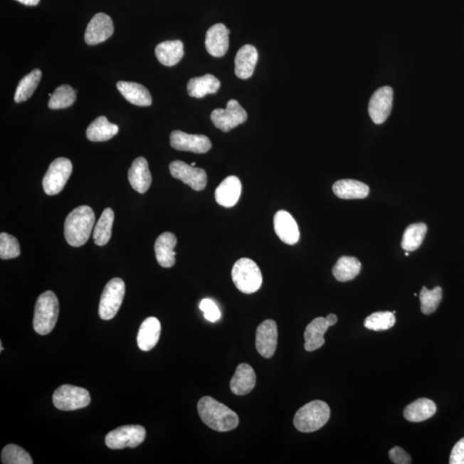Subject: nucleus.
<instances>
[{"mask_svg":"<svg viewBox=\"0 0 464 464\" xmlns=\"http://www.w3.org/2000/svg\"><path fill=\"white\" fill-rule=\"evenodd\" d=\"M198 412L204 423L217 432H229L239 424L238 414L211 396L199 401Z\"/></svg>","mask_w":464,"mask_h":464,"instance_id":"nucleus-1","label":"nucleus"},{"mask_svg":"<svg viewBox=\"0 0 464 464\" xmlns=\"http://www.w3.org/2000/svg\"><path fill=\"white\" fill-rule=\"evenodd\" d=\"M95 213L88 206L72 211L65 221V238L73 247H80L88 241L95 223Z\"/></svg>","mask_w":464,"mask_h":464,"instance_id":"nucleus-2","label":"nucleus"},{"mask_svg":"<svg viewBox=\"0 0 464 464\" xmlns=\"http://www.w3.org/2000/svg\"><path fill=\"white\" fill-rule=\"evenodd\" d=\"M59 300L52 291L41 294L36 301L33 327L37 334L46 335L55 329L59 317Z\"/></svg>","mask_w":464,"mask_h":464,"instance_id":"nucleus-3","label":"nucleus"},{"mask_svg":"<svg viewBox=\"0 0 464 464\" xmlns=\"http://www.w3.org/2000/svg\"><path fill=\"white\" fill-rule=\"evenodd\" d=\"M330 417L329 406L320 400L305 404L294 416L293 423L302 433H312L322 428Z\"/></svg>","mask_w":464,"mask_h":464,"instance_id":"nucleus-4","label":"nucleus"},{"mask_svg":"<svg viewBox=\"0 0 464 464\" xmlns=\"http://www.w3.org/2000/svg\"><path fill=\"white\" fill-rule=\"evenodd\" d=\"M231 276L236 287L243 293H254L262 287V272L258 264L251 259H239L232 268Z\"/></svg>","mask_w":464,"mask_h":464,"instance_id":"nucleus-5","label":"nucleus"},{"mask_svg":"<svg viewBox=\"0 0 464 464\" xmlns=\"http://www.w3.org/2000/svg\"><path fill=\"white\" fill-rule=\"evenodd\" d=\"M126 285L120 278H114L105 285L99 304V316L102 320H111L121 308Z\"/></svg>","mask_w":464,"mask_h":464,"instance_id":"nucleus-6","label":"nucleus"},{"mask_svg":"<svg viewBox=\"0 0 464 464\" xmlns=\"http://www.w3.org/2000/svg\"><path fill=\"white\" fill-rule=\"evenodd\" d=\"M90 393L84 388L64 384L58 388L53 396L56 408L62 411L84 408L90 404Z\"/></svg>","mask_w":464,"mask_h":464,"instance_id":"nucleus-7","label":"nucleus"},{"mask_svg":"<svg viewBox=\"0 0 464 464\" xmlns=\"http://www.w3.org/2000/svg\"><path fill=\"white\" fill-rule=\"evenodd\" d=\"M146 435V429L142 426H122L107 434L105 444L112 450H121L127 447L135 448L142 444Z\"/></svg>","mask_w":464,"mask_h":464,"instance_id":"nucleus-8","label":"nucleus"},{"mask_svg":"<svg viewBox=\"0 0 464 464\" xmlns=\"http://www.w3.org/2000/svg\"><path fill=\"white\" fill-rule=\"evenodd\" d=\"M73 172L72 162L65 157H59L49 165L43 181V189L48 196H56L64 189Z\"/></svg>","mask_w":464,"mask_h":464,"instance_id":"nucleus-9","label":"nucleus"},{"mask_svg":"<svg viewBox=\"0 0 464 464\" xmlns=\"http://www.w3.org/2000/svg\"><path fill=\"white\" fill-rule=\"evenodd\" d=\"M247 117V112L234 99L227 102L226 109L214 110L211 114L214 126L223 132L241 125L246 122Z\"/></svg>","mask_w":464,"mask_h":464,"instance_id":"nucleus-10","label":"nucleus"},{"mask_svg":"<svg viewBox=\"0 0 464 464\" xmlns=\"http://www.w3.org/2000/svg\"><path fill=\"white\" fill-rule=\"evenodd\" d=\"M169 171L174 178L184 181L196 191H201L206 188L207 176L203 169L193 167L185 162L176 160L169 164Z\"/></svg>","mask_w":464,"mask_h":464,"instance_id":"nucleus-11","label":"nucleus"},{"mask_svg":"<svg viewBox=\"0 0 464 464\" xmlns=\"http://www.w3.org/2000/svg\"><path fill=\"white\" fill-rule=\"evenodd\" d=\"M171 146L177 151L191 152L194 153H206L212 148V143L205 135H189L176 130L171 135Z\"/></svg>","mask_w":464,"mask_h":464,"instance_id":"nucleus-12","label":"nucleus"},{"mask_svg":"<svg viewBox=\"0 0 464 464\" xmlns=\"http://www.w3.org/2000/svg\"><path fill=\"white\" fill-rule=\"evenodd\" d=\"M393 90L384 86L375 91L369 102V115L376 124L386 121L392 109Z\"/></svg>","mask_w":464,"mask_h":464,"instance_id":"nucleus-13","label":"nucleus"},{"mask_svg":"<svg viewBox=\"0 0 464 464\" xmlns=\"http://www.w3.org/2000/svg\"><path fill=\"white\" fill-rule=\"evenodd\" d=\"M114 23L110 16L105 14H97L90 21L86 28L85 43L90 46L102 43L114 34Z\"/></svg>","mask_w":464,"mask_h":464,"instance_id":"nucleus-14","label":"nucleus"},{"mask_svg":"<svg viewBox=\"0 0 464 464\" xmlns=\"http://www.w3.org/2000/svg\"><path fill=\"white\" fill-rule=\"evenodd\" d=\"M278 342L276 322L271 319L264 321L258 326L255 335V347L263 357L269 359L275 354Z\"/></svg>","mask_w":464,"mask_h":464,"instance_id":"nucleus-15","label":"nucleus"},{"mask_svg":"<svg viewBox=\"0 0 464 464\" xmlns=\"http://www.w3.org/2000/svg\"><path fill=\"white\" fill-rule=\"evenodd\" d=\"M229 35L230 31L225 24H214L206 32L205 45L207 52L213 57L225 56L229 49Z\"/></svg>","mask_w":464,"mask_h":464,"instance_id":"nucleus-16","label":"nucleus"},{"mask_svg":"<svg viewBox=\"0 0 464 464\" xmlns=\"http://www.w3.org/2000/svg\"><path fill=\"white\" fill-rule=\"evenodd\" d=\"M273 223L275 233L281 241L289 246H293L298 242L300 237V229L295 219L287 211L280 210L277 212Z\"/></svg>","mask_w":464,"mask_h":464,"instance_id":"nucleus-17","label":"nucleus"},{"mask_svg":"<svg viewBox=\"0 0 464 464\" xmlns=\"http://www.w3.org/2000/svg\"><path fill=\"white\" fill-rule=\"evenodd\" d=\"M128 181L132 188L139 194L147 191L152 184V177L149 169L148 162L144 157H139L132 162L128 171Z\"/></svg>","mask_w":464,"mask_h":464,"instance_id":"nucleus-18","label":"nucleus"},{"mask_svg":"<svg viewBox=\"0 0 464 464\" xmlns=\"http://www.w3.org/2000/svg\"><path fill=\"white\" fill-rule=\"evenodd\" d=\"M242 192V184L238 177L230 176L226 178L215 191V200L218 205L230 209L239 201Z\"/></svg>","mask_w":464,"mask_h":464,"instance_id":"nucleus-19","label":"nucleus"},{"mask_svg":"<svg viewBox=\"0 0 464 464\" xmlns=\"http://www.w3.org/2000/svg\"><path fill=\"white\" fill-rule=\"evenodd\" d=\"M177 239L172 232H164L156 240L154 250L157 263L161 267L172 268L176 263Z\"/></svg>","mask_w":464,"mask_h":464,"instance_id":"nucleus-20","label":"nucleus"},{"mask_svg":"<svg viewBox=\"0 0 464 464\" xmlns=\"http://www.w3.org/2000/svg\"><path fill=\"white\" fill-rule=\"evenodd\" d=\"M258 61V52L254 46H243L235 58V73L242 80H248L254 73Z\"/></svg>","mask_w":464,"mask_h":464,"instance_id":"nucleus-21","label":"nucleus"},{"mask_svg":"<svg viewBox=\"0 0 464 464\" xmlns=\"http://www.w3.org/2000/svg\"><path fill=\"white\" fill-rule=\"evenodd\" d=\"M255 383L256 376L250 364H240L236 369L235 374L231 380V391L235 395H247L255 388Z\"/></svg>","mask_w":464,"mask_h":464,"instance_id":"nucleus-22","label":"nucleus"},{"mask_svg":"<svg viewBox=\"0 0 464 464\" xmlns=\"http://www.w3.org/2000/svg\"><path fill=\"white\" fill-rule=\"evenodd\" d=\"M117 89L122 96L134 105L140 107L152 105V98L150 93L146 87L138 83L119 81Z\"/></svg>","mask_w":464,"mask_h":464,"instance_id":"nucleus-23","label":"nucleus"},{"mask_svg":"<svg viewBox=\"0 0 464 464\" xmlns=\"http://www.w3.org/2000/svg\"><path fill=\"white\" fill-rule=\"evenodd\" d=\"M161 334V325L159 319L148 317L140 326L137 342L140 350L147 352L152 349L159 342Z\"/></svg>","mask_w":464,"mask_h":464,"instance_id":"nucleus-24","label":"nucleus"},{"mask_svg":"<svg viewBox=\"0 0 464 464\" xmlns=\"http://www.w3.org/2000/svg\"><path fill=\"white\" fill-rule=\"evenodd\" d=\"M333 192L343 200H356L364 199L370 193V189L362 181L352 179H343L334 182Z\"/></svg>","mask_w":464,"mask_h":464,"instance_id":"nucleus-25","label":"nucleus"},{"mask_svg":"<svg viewBox=\"0 0 464 464\" xmlns=\"http://www.w3.org/2000/svg\"><path fill=\"white\" fill-rule=\"evenodd\" d=\"M329 328L325 317H317L306 327L305 332V348L306 351L313 352L325 343V334Z\"/></svg>","mask_w":464,"mask_h":464,"instance_id":"nucleus-26","label":"nucleus"},{"mask_svg":"<svg viewBox=\"0 0 464 464\" xmlns=\"http://www.w3.org/2000/svg\"><path fill=\"white\" fill-rule=\"evenodd\" d=\"M155 55L162 65H175L184 56V43L180 40L164 41L157 46Z\"/></svg>","mask_w":464,"mask_h":464,"instance_id":"nucleus-27","label":"nucleus"},{"mask_svg":"<svg viewBox=\"0 0 464 464\" xmlns=\"http://www.w3.org/2000/svg\"><path fill=\"white\" fill-rule=\"evenodd\" d=\"M118 132L117 125L107 121L105 116H99L87 128L86 137L90 142H103L113 138Z\"/></svg>","mask_w":464,"mask_h":464,"instance_id":"nucleus-28","label":"nucleus"},{"mask_svg":"<svg viewBox=\"0 0 464 464\" xmlns=\"http://www.w3.org/2000/svg\"><path fill=\"white\" fill-rule=\"evenodd\" d=\"M221 88V82L212 74L193 78L188 83V93L190 97L202 98L209 94H215Z\"/></svg>","mask_w":464,"mask_h":464,"instance_id":"nucleus-29","label":"nucleus"},{"mask_svg":"<svg viewBox=\"0 0 464 464\" xmlns=\"http://www.w3.org/2000/svg\"><path fill=\"white\" fill-rule=\"evenodd\" d=\"M437 411L436 404L428 399H420L407 406L404 416L406 420L411 422H421L430 419Z\"/></svg>","mask_w":464,"mask_h":464,"instance_id":"nucleus-30","label":"nucleus"},{"mask_svg":"<svg viewBox=\"0 0 464 464\" xmlns=\"http://www.w3.org/2000/svg\"><path fill=\"white\" fill-rule=\"evenodd\" d=\"M362 270V263L352 256H342L333 268V275L339 283L354 280Z\"/></svg>","mask_w":464,"mask_h":464,"instance_id":"nucleus-31","label":"nucleus"},{"mask_svg":"<svg viewBox=\"0 0 464 464\" xmlns=\"http://www.w3.org/2000/svg\"><path fill=\"white\" fill-rule=\"evenodd\" d=\"M115 213L111 209L103 211L100 218L95 226L93 239L98 246H105L109 243L113 228Z\"/></svg>","mask_w":464,"mask_h":464,"instance_id":"nucleus-32","label":"nucleus"},{"mask_svg":"<svg viewBox=\"0 0 464 464\" xmlns=\"http://www.w3.org/2000/svg\"><path fill=\"white\" fill-rule=\"evenodd\" d=\"M428 231V226L424 223H412L405 230L401 241V248L404 251L412 252L420 248Z\"/></svg>","mask_w":464,"mask_h":464,"instance_id":"nucleus-33","label":"nucleus"},{"mask_svg":"<svg viewBox=\"0 0 464 464\" xmlns=\"http://www.w3.org/2000/svg\"><path fill=\"white\" fill-rule=\"evenodd\" d=\"M43 73L40 69H35L19 82L16 90L14 101L20 103L26 102L30 98L38 86Z\"/></svg>","mask_w":464,"mask_h":464,"instance_id":"nucleus-34","label":"nucleus"},{"mask_svg":"<svg viewBox=\"0 0 464 464\" xmlns=\"http://www.w3.org/2000/svg\"><path fill=\"white\" fill-rule=\"evenodd\" d=\"M76 98V91L73 89V87L63 85L58 87L53 93L48 102V107L51 110L68 109L75 102Z\"/></svg>","mask_w":464,"mask_h":464,"instance_id":"nucleus-35","label":"nucleus"},{"mask_svg":"<svg viewBox=\"0 0 464 464\" xmlns=\"http://www.w3.org/2000/svg\"><path fill=\"white\" fill-rule=\"evenodd\" d=\"M395 323V314L391 312H380L367 317L364 320V325L368 329L384 331L391 329Z\"/></svg>","mask_w":464,"mask_h":464,"instance_id":"nucleus-36","label":"nucleus"},{"mask_svg":"<svg viewBox=\"0 0 464 464\" xmlns=\"http://www.w3.org/2000/svg\"><path fill=\"white\" fill-rule=\"evenodd\" d=\"M442 300V289L437 287L428 290L426 287L422 288L420 293L421 309L422 313L431 315L436 312Z\"/></svg>","mask_w":464,"mask_h":464,"instance_id":"nucleus-37","label":"nucleus"},{"mask_svg":"<svg viewBox=\"0 0 464 464\" xmlns=\"http://www.w3.org/2000/svg\"><path fill=\"white\" fill-rule=\"evenodd\" d=\"M1 462L4 464H32L33 460L26 450L19 445H8L2 450Z\"/></svg>","mask_w":464,"mask_h":464,"instance_id":"nucleus-38","label":"nucleus"},{"mask_svg":"<svg viewBox=\"0 0 464 464\" xmlns=\"http://www.w3.org/2000/svg\"><path fill=\"white\" fill-rule=\"evenodd\" d=\"M20 255V246L18 239L14 236L2 232L0 234V258L14 259Z\"/></svg>","mask_w":464,"mask_h":464,"instance_id":"nucleus-39","label":"nucleus"},{"mask_svg":"<svg viewBox=\"0 0 464 464\" xmlns=\"http://www.w3.org/2000/svg\"><path fill=\"white\" fill-rule=\"evenodd\" d=\"M200 309L204 312V317L207 321L215 322L221 317L218 306L213 300L209 298H205L201 302Z\"/></svg>","mask_w":464,"mask_h":464,"instance_id":"nucleus-40","label":"nucleus"},{"mask_svg":"<svg viewBox=\"0 0 464 464\" xmlns=\"http://www.w3.org/2000/svg\"><path fill=\"white\" fill-rule=\"evenodd\" d=\"M389 457L392 463L396 464H409L412 463L411 457L399 446L394 447L393 449L389 450Z\"/></svg>","mask_w":464,"mask_h":464,"instance_id":"nucleus-41","label":"nucleus"},{"mask_svg":"<svg viewBox=\"0 0 464 464\" xmlns=\"http://www.w3.org/2000/svg\"><path fill=\"white\" fill-rule=\"evenodd\" d=\"M449 463L450 464H464V438L460 439L453 447Z\"/></svg>","mask_w":464,"mask_h":464,"instance_id":"nucleus-42","label":"nucleus"},{"mask_svg":"<svg viewBox=\"0 0 464 464\" xmlns=\"http://www.w3.org/2000/svg\"><path fill=\"white\" fill-rule=\"evenodd\" d=\"M325 318L327 322H328L329 327L334 326L335 323L337 322L338 320L337 315L334 314H329Z\"/></svg>","mask_w":464,"mask_h":464,"instance_id":"nucleus-43","label":"nucleus"},{"mask_svg":"<svg viewBox=\"0 0 464 464\" xmlns=\"http://www.w3.org/2000/svg\"><path fill=\"white\" fill-rule=\"evenodd\" d=\"M16 1L22 3L26 6H35L38 5L40 0H16Z\"/></svg>","mask_w":464,"mask_h":464,"instance_id":"nucleus-44","label":"nucleus"},{"mask_svg":"<svg viewBox=\"0 0 464 464\" xmlns=\"http://www.w3.org/2000/svg\"><path fill=\"white\" fill-rule=\"evenodd\" d=\"M0 350H1V352L4 350L2 342H0Z\"/></svg>","mask_w":464,"mask_h":464,"instance_id":"nucleus-45","label":"nucleus"},{"mask_svg":"<svg viewBox=\"0 0 464 464\" xmlns=\"http://www.w3.org/2000/svg\"><path fill=\"white\" fill-rule=\"evenodd\" d=\"M190 165H191V167H196V163H192V164H190Z\"/></svg>","mask_w":464,"mask_h":464,"instance_id":"nucleus-46","label":"nucleus"},{"mask_svg":"<svg viewBox=\"0 0 464 464\" xmlns=\"http://www.w3.org/2000/svg\"><path fill=\"white\" fill-rule=\"evenodd\" d=\"M405 255H406V256H408V255H409V252H408V251L406 252V253H405Z\"/></svg>","mask_w":464,"mask_h":464,"instance_id":"nucleus-47","label":"nucleus"}]
</instances>
